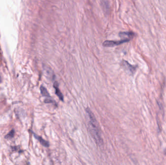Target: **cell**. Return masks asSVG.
Segmentation results:
<instances>
[{"instance_id": "6da1fadb", "label": "cell", "mask_w": 166, "mask_h": 165, "mask_svg": "<svg viewBox=\"0 0 166 165\" xmlns=\"http://www.w3.org/2000/svg\"><path fill=\"white\" fill-rule=\"evenodd\" d=\"M86 112L88 116V129L90 134L96 144L99 146H102L103 144V139L99 123L90 108H86Z\"/></svg>"}, {"instance_id": "7a4b0ae2", "label": "cell", "mask_w": 166, "mask_h": 165, "mask_svg": "<svg viewBox=\"0 0 166 165\" xmlns=\"http://www.w3.org/2000/svg\"><path fill=\"white\" fill-rule=\"evenodd\" d=\"M131 40L129 38H124L119 41H113V40H106L103 43V46L107 47H112L116 46H118L124 43L128 42Z\"/></svg>"}, {"instance_id": "3957f363", "label": "cell", "mask_w": 166, "mask_h": 165, "mask_svg": "<svg viewBox=\"0 0 166 165\" xmlns=\"http://www.w3.org/2000/svg\"><path fill=\"white\" fill-rule=\"evenodd\" d=\"M121 65L124 69L131 75H133L136 71L137 66H133L129 63L127 61L122 60L121 62Z\"/></svg>"}, {"instance_id": "277c9868", "label": "cell", "mask_w": 166, "mask_h": 165, "mask_svg": "<svg viewBox=\"0 0 166 165\" xmlns=\"http://www.w3.org/2000/svg\"><path fill=\"white\" fill-rule=\"evenodd\" d=\"M53 87L56 91V94L57 95V96L59 97V99L61 100L62 101H63L64 96L60 90L59 88V83L57 82V81H55L53 83Z\"/></svg>"}, {"instance_id": "5b68a950", "label": "cell", "mask_w": 166, "mask_h": 165, "mask_svg": "<svg viewBox=\"0 0 166 165\" xmlns=\"http://www.w3.org/2000/svg\"><path fill=\"white\" fill-rule=\"evenodd\" d=\"M32 133L34 135L35 138L37 139L38 141H39V142L42 145H43V146L46 147H48L49 146V143L47 141H45V139H43L42 138L40 137L39 136L37 135L36 133H34L33 132H32Z\"/></svg>"}, {"instance_id": "8992f818", "label": "cell", "mask_w": 166, "mask_h": 165, "mask_svg": "<svg viewBox=\"0 0 166 165\" xmlns=\"http://www.w3.org/2000/svg\"><path fill=\"white\" fill-rule=\"evenodd\" d=\"M40 89L42 95L43 96L45 97L46 100L52 99V97L50 95L49 93H48V91L45 87L43 86H41Z\"/></svg>"}, {"instance_id": "52a82bcc", "label": "cell", "mask_w": 166, "mask_h": 165, "mask_svg": "<svg viewBox=\"0 0 166 165\" xmlns=\"http://www.w3.org/2000/svg\"><path fill=\"white\" fill-rule=\"evenodd\" d=\"M119 36L122 38L124 37H127L128 38H132L135 36V34L132 32H122L119 33Z\"/></svg>"}, {"instance_id": "ba28073f", "label": "cell", "mask_w": 166, "mask_h": 165, "mask_svg": "<svg viewBox=\"0 0 166 165\" xmlns=\"http://www.w3.org/2000/svg\"><path fill=\"white\" fill-rule=\"evenodd\" d=\"M15 134V131L14 129H12L7 134L4 136V138L7 139H12L14 137Z\"/></svg>"}, {"instance_id": "9c48e42d", "label": "cell", "mask_w": 166, "mask_h": 165, "mask_svg": "<svg viewBox=\"0 0 166 165\" xmlns=\"http://www.w3.org/2000/svg\"><path fill=\"white\" fill-rule=\"evenodd\" d=\"M11 148H12V151H18L19 152H22V150H21L20 149V146H12Z\"/></svg>"}, {"instance_id": "30bf717a", "label": "cell", "mask_w": 166, "mask_h": 165, "mask_svg": "<svg viewBox=\"0 0 166 165\" xmlns=\"http://www.w3.org/2000/svg\"><path fill=\"white\" fill-rule=\"evenodd\" d=\"M164 154L166 155V149H165V151H164Z\"/></svg>"}, {"instance_id": "8fae6325", "label": "cell", "mask_w": 166, "mask_h": 165, "mask_svg": "<svg viewBox=\"0 0 166 165\" xmlns=\"http://www.w3.org/2000/svg\"><path fill=\"white\" fill-rule=\"evenodd\" d=\"M1 76H0V83L1 82Z\"/></svg>"}]
</instances>
